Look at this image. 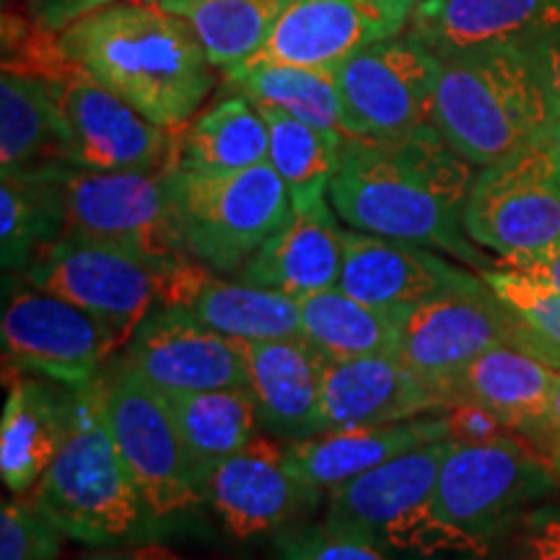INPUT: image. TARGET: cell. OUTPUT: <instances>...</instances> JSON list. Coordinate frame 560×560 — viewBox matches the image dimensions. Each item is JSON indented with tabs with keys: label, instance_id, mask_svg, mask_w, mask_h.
<instances>
[{
	"label": "cell",
	"instance_id": "obj_34",
	"mask_svg": "<svg viewBox=\"0 0 560 560\" xmlns=\"http://www.w3.org/2000/svg\"><path fill=\"white\" fill-rule=\"evenodd\" d=\"M268 122L270 153L268 164L283 179L293 210H312L330 198V185L340 166L346 136L335 130L314 128L278 109L257 107Z\"/></svg>",
	"mask_w": 560,
	"mask_h": 560
},
{
	"label": "cell",
	"instance_id": "obj_5",
	"mask_svg": "<svg viewBox=\"0 0 560 560\" xmlns=\"http://www.w3.org/2000/svg\"><path fill=\"white\" fill-rule=\"evenodd\" d=\"M558 488L550 462L524 439L493 444H454L439 470L433 516L450 537L452 550L486 552L532 503Z\"/></svg>",
	"mask_w": 560,
	"mask_h": 560
},
{
	"label": "cell",
	"instance_id": "obj_36",
	"mask_svg": "<svg viewBox=\"0 0 560 560\" xmlns=\"http://www.w3.org/2000/svg\"><path fill=\"white\" fill-rule=\"evenodd\" d=\"M480 276L506 306L509 346L560 371V293L501 265Z\"/></svg>",
	"mask_w": 560,
	"mask_h": 560
},
{
	"label": "cell",
	"instance_id": "obj_32",
	"mask_svg": "<svg viewBox=\"0 0 560 560\" xmlns=\"http://www.w3.org/2000/svg\"><path fill=\"white\" fill-rule=\"evenodd\" d=\"M291 0H159V9L185 21L215 70L247 62L262 47Z\"/></svg>",
	"mask_w": 560,
	"mask_h": 560
},
{
	"label": "cell",
	"instance_id": "obj_3",
	"mask_svg": "<svg viewBox=\"0 0 560 560\" xmlns=\"http://www.w3.org/2000/svg\"><path fill=\"white\" fill-rule=\"evenodd\" d=\"M552 107L529 42H501L441 58L433 125L475 166L535 143Z\"/></svg>",
	"mask_w": 560,
	"mask_h": 560
},
{
	"label": "cell",
	"instance_id": "obj_12",
	"mask_svg": "<svg viewBox=\"0 0 560 560\" xmlns=\"http://www.w3.org/2000/svg\"><path fill=\"white\" fill-rule=\"evenodd\" d=\"M465 231L499 257L535 255L560 242V164L532 143L482 166L465 206Z\"/></svg>",
	"mask_w": 560,
	"mask_h": 560
},
{
	"label": "cell",
	"instance_id": "obj_2",
	"mask_svg": "<svg viewBox=\"0 0 560 560\" xmlns=\"http://www.w3.org/2000/svg\"><path fill=\"white\" fill-rule=\"evenodd\" d=\"M70 62L166 130L190 122L210 91L215 66L185 21L156 3L102 5L58 32Z\"/></svg>",
	"mask_w": 560,
	"mask_h": 560
},
{
	"label": "cell",
	"instance_id": "obj_45",
	"mask_svg": "<svg viewBox=\"0 0 560 560\" xmlns=\"http://www.w3.org/2000/svg\"><path fill=\"white\" fill-rule=\"evenodd\" d=\"M548 425L556 444H560V371H556V382L550 392V408H548Z\"/></svg>",
	"mask_w": 560,
	"mask_h": 560
},
{
	"label": "cell",
	"instance_id": "obj_43",
	"mask_svg": "<svg viewBox=\"0 0 560 560\" xmlns=\"http://www.w3.org/2000/svg\"><path fill=\"white\" fill-rule=\"evenodd\" d=\"M495 265L540 280V283L550 285V289H556L560 293V242H556L552 247L542 249V252H535V255L499 257V262Z\"/></svg>",
	"mask_w": 560,
	"mask_h": 560
},
{
	"label": "cell",
	"instance_id": "obj_9",
	"mask_svg": "<svg viewBox=\"0 0 560 560\" xmlns=\"http://www.w3.org/2000/svg\"><path fill=\"white\" fill-rule=\"evenodd\" d=\"M66 236L115 244L153 262L190 257L182 247L172 166L159 172H60Z\"/></svg>",
	"mask_w": 560,
	"mask_h": 560
},
{
	"label": "cell",
	"instance_id": "obj_14",
	"mask_svg": "<svg viewBox=\"0 0 560 560\" xmlns=\"http://www.w3.org/2000/svg\"><path fill=\"white\" fill-rule=\"evenodd\" d=\"M68 130L70 166L91 172H159L172 164L174 132L145 120L75 62L45 79Z\"/></svg>",
	"mask_w": 560,
	"mask_h": 560
},
{
	"label": "cell",
	"instance_id": "obj_20",
	"mask_svg": "<svg viewBox=\"0 0 560 560\" xmlns=\"http://www.w3.org/2000/svg\"><path fill=\"white\" fill-rule=\"evenodd\" d=\"M482 276L457 268L420 244L342 231L340 289L363 304L416 306L452 291L475 289Z\"/></svg>",
	"mask_w": 560,
	"mask_h": 560
},
{
	"label": "cell",
	"instance_id": "obj_22",
	"mask_svg": "<svg viewBox=\"0 0 560 560\" xmlns=\"http://www.w3.org/2000/svg\"><path fill=\"white\" fill-rule=\"evenodd\" d=\"M79 392L52 380H13L0 420V475L16 495L32 493L75 429Z\"/></svg>",
	"mask_w": 560,
	"mask_h": 560
},
{
	"label": "cell",
	"instance_id": "obj_37",
	"mask_svg": "<svg viewBox=\"0 0 560 560\" xmlns=\"http://www.w3.org/2000/svg\"><path fill=\"white\" fill-rule=\"evenodd\" d=\"M62 532L30 499L0 509V560H58Z\"/></svg>",
	"mask_w": 560,
	"mask_h": 560
},
{
	"label": "cell",
	"instance_id": "obj_28",
	"mask_svg": "<svg viewBox=\"0 0 560 560\" xmlns=\"http://www.w3.org/2000/svg\"><path fill=\"white\" fill-rule=\"evenodd\" d=\"M172 132V166L177 172H242L265 164L270 153L268 122L240 94L226 96Z\"/></svg>",
	"mask_w": 560,
	"mask_h": 560
},
{
	"label": "cell",
	"instance_id": "obj_31",
	"mask_svg": "<svg viewBox=\"0 0 560 560\" xmlns=\"http://www.w3.org/2000/svg\"><path fill=\"white\" fill-rule=\"evenodd\" d=\"M62 170L0 182V260L5 272H26L42 252L66 236Z\"/></svg>",
	"mask_w": 560,
	"mask_h": 560
},
{
	"label": "cell",
	"instance_id": "obj_26",
	"mask_svg": "<svg viewBox=\"0 0 560 560\" xmlns=\"http://www.w3.org/2000/svg\"><path fill=\"white\" fill-rule=\"evenodd\" d=\"M439 439H450L444 418H412L402 423L366 425V429L325 431L291 441L285 446V465L301 486L322 493Z\"/></svg>",
	"mask_w": 560,
	"mask_h": 560
},
{
	"label": "cell",
	"instance_id": "obj_10",
	"mask_svg": "<svg viewBox=\"0 0 560 560\" xmlns=\"http://www.w3.org/2000/svg\"><path fill=\"white\" fill-rule=\"evenodd\" d=\"M454 441L439 439L327 490V524L397 550H452L433 516V490Z\"/></svg>",
	"mask_w": 560,
	"mask_h": 560
},
{
	"label": "cell",
	"instance_id": "obj_29",
	"mask_svg": "<svg viewBox=\"0 0 560 560\" xmlns=\"http://www.w3.org/2000/svg\"><path fill=\"white\" fill-rule=\"evenodd\" d=\"M301 338L330 361L400 353V327L408 306H374L340 285L301 299Z\"/></svg>",
	"mask_w": 560,
	"mask_h": 560
},
{
	"label": "cell",
	"instance_id": "obj_8",
	"mask_svg": "<svg viewBox=\"0 0 560 560\" xmlns=\"http://www.w3.org/2000/svg\"><path fill=\"white\" fill-rule=\"evenodd\" d=\"M182 260L187 257L153 262L115 244L60 240L42 252L24 278L100 319L122 350L145 317L164 306L166 283Z\"/></svg>",
	"mask_w": 560,
	"mask_h": 560
},
{
	"label": "cell",
	"instance_id": "obj_4",
	"mask_svg": "<svg viewBox=\"0 0 560 560\" xmlns=\"http://www.w3.org/2000/svg\"><path fill=\"white\" fill-rule=\"evenodd\" d=\"M75 392V429L34 486L30 501L66 537L109 545L136 535L151 514L112 441L100 380Z\"/></svg>",
	"mask_w": 560,
	"mask_h": 560
},
{
	"label": "cell",
	"instance_id": "obj_6",
	"mask_svg": "<svg viewBox=\"0 0 560 560\" xmlns=\"http://www.w3.org/2000/svg\"><path fill=\"white\" fill-rule=\"evenodd\" d=\"M172 172L182 247L213 272H240L293 215L291 195L268 161L226 174Z\"/></svg>",
	"mask_w": 560,
	"mask_h": 560
},
{
	"label": "cell",
	"instance_id": "obj_40",
	"mask_svg": "<svg viewBox=\"0 0 560 560\" xmlns=\"http://www.w3.org/2000/svg\"><path fill=\"white\" fill-rule=\"evenodd\" d=\"M444 423H446V436L459 446L493 444V441L520 436V433L511 431L501 418H495L493 412L472 402H459V405H452V408H446Z\"/></svg>",
	"mask_w": 560,
	"mask_h": 560
},
{
	"label": "cell",
	"instance_id": "obj_1",
	"mask_svg": "<svg viewBox=\"0 0 560 560\" xmlns=\"http://www.w3.org/2000/svg\"><path fill=\"white\" fill-rule=\"evenodd\" d=\"M472 166L433 122L392 138H346L330 206L350 229L446 252L486 272L493 262L465 231Z\"/></svg>",
	"mask_w": 560,
	"mask_h": 560
},
{
	"label": "cell",
	"instance_id": "obj_48",
	"mask_svg": "<svg viewBox=\"0 0 560 560\" xmlns=\"http://www.w3.org/2000/svg\"><path fill=\"white\" fill-rule=\"evenodd\" d=\"M550 467H552V472H556V480L560 486V444H556V450H552V454H550Z\"/></svg>",
	"mask_w": 560,
	"mask_h": 560
},
{
	"label": "cell",
	"instance_id": "obj_15",
	"mask_svg": "<svg viewBox=\"0 0 560 560\" xmlns=\"http://www.w3.org/2000/svg\"><path fill=\"white\" fill-rule=\"evenodd\" d=\"M420 0H291L249 66L338 68L376 42L400 37ZM234 70V68H231Z\"/></svg>",
	"mask_w": 560,
	"mask_h": 560
},
{
	"label": "cell",
	"instance_id": "obj_21",
	"mask_svg": "<svg viewBox=\"0 0 560 560\" xmlns=\"http://www.w3.org/2000/svg\"><path fill=\"white\" fill-rule=\"evenodd\" d=\"M556 371L558 369L503 342L457 371L446 382V397H450V408L459 402H472L490 410L550 462L556 439L548 425V408Z\"/></svg>",
	"mask_w": 560,
	"mask_h": 560
},
{
	"label": "cell",
	"instance_id": "obj_11",
	"mask_svg": "<svg viewBox=\"0 0 560 560\" xmlns=\"http://www.w3.org/2000/svg\"><path fill=\"white\" fill-rule=\"evenodd\" d=\"M441 58L410 34L363 47L335 68L342 136L392 138L433 122Z\"/></svg>",
	"mask_w": 560,
	"mask_h": 560
},
{
	"label": "cell",
	"instance_id": "obj_25",
	"mask_svg": "<svg viewBox=\"0 0 560 560\" xmlns=\"http://www.w3.org/2000/svg\"><path fill=\"white\" fill-rule=\"evenodd\" d=\"M560 26V0H420L408 34L439 58L501 42H529Z\"/></svg>",
	"mask_w": 560,
	"mask_h": 560
},
{
	"label": "cell",
	"instance_id": "obj_23",
	"mask_svg": "<svg viewBox=\"0 0 560 560\" xmlns=\"http://www.w3.org/2000/svg\"><path fill=\"white\" fill-rule=\"evenodd\" d=\"M247 387L255 395L257 420L278 439L319 433V392L325 355L304 338L242 342Z\"/></svg>",
	"mask_w": 560,
	"mask_h": 560
},
{
	"label": "cell",
	"instance_id": "obj_46",
	"mask_svg": "<svg viewBox=\"0 0 560 560\" xmlns=\"http://www.w3.org/2000/svg\"><path fill=\"white\" fill-rule=\"evenodd\" d=\"M130 552L136 560H185L179 558L177 552H172L170 548H164V545H156V542L138 545V548H132Z\"/></svg>",
	"mask_w": 560,
	"mask_h": 560
},
{
	"label": "cell",
	"instance_id": "obj_41",
	"mask_svg": "<svg viewBox=\"0 0 560 560\" xmlns=\"http://www.w3.org/2000/svg\"><path fill=\"white\" fill-rule=\"evenodd\" d=\"M122 3V0H30L34 24L47 32H60L70 21L91 13L102 5ZM136 3H159V0H136Z\"/></svg>",
	"mask_w": 560,
	"mask_h": 560
},
{
	"label": "cell",
	"instance_id": "obj_17",
	"mask_svg": "<svg viewBox=\"0 0 560 560\" xmlns=\"http://www.w3.org/2000/svg\"><path fill=\"white\" fill-rule=\"evenodd\" d=\"M122 361L164 395L247 387L240 340L210 330L185 306H159L138 327Z\"/></svg>",
	"mask_w": 560,
	"mask_h": 560
},
{
	"label": "cell",
	"instance_id": "obj_30",
	"mask_svg": "<svg viewBox=\"0 0 560 560\" xmlns=\"http://www.w3.org/2000/svg\"><path fill=\"white\" fill-rule=\"evenodd\" d=\"M210 330L240 342L301 338V304L285 293L249 285L244 280H221L208 270L185 301Z\"/></svg>",
	"mask_w": 560,
	"mask_h": 560
},
{
	"label": "cell",
	"instance_id": "obj_44",
	"mask_svg": "<svg viewBox=\"0 0 560 560\" xmlns=\"http://www.w3.org/2000/svg\"><path fill=\"white\" fill-rule=\"evenodd\" d=\"M535 143L542 145V149L560 164V115H552V120L545 125V130L540 132V138H537Z\"/></svg>",
	"mask_w": 560,
	"mask_h": 560
},
{
	"label": "cell",
	"instance_id": "obj_7",
	"mask_svg": "<svg viewBox=\"0 0 560 560\" xmlns=\"http://www.w3.org/2000/svg\"><path fill=\"white\" fill-rule=\"evenodd\" d=\"M100 392L112 441L153 520L206 503L198 467L164 392L145 382L122 355L102 371Z\"/></svg>",
	"mask_w": 560,
	"mask_h": 560
},
{
	"label": "cell",
	"instance_id": "obj_16",
	"mask_svg": "<svg viewBox=\"0 0 560 560\" xmlns=\"http://www.w3.org/2000/svg\"><path fill=\"white\" fill-rule=\"evenodd\" d=\"M509 346V312L482 283L408 306L400 327V359L446 397V382L486 350ZM450 408V397H446Z\"/></svg>",
	"mask_w": 560,
	"mask_h": 560
},
{
	"label": "cell",
	"instance_id": "obj_35",
	"mask_svg": "<svg viewBox=\"0 0 560 560\" xmlns=\"http://www.w3.org/2000/svg\"><path fill=\"white\" fill-rule=\"evenodd\" d=\"M166 402L198 467V478L202 467L242 452L255 433L257 405L249 387L179 392L166 395Z\"/></svg>",
	"mask_w": 560,
	"mask_h": 560
},
{
	"label": "cell",
	"instance_id": "obj_39",
	"mask_svg": "<svg viewBox=\"0 0 560 560\" xmlns=\"http://www.w3.org/2000/svg\"><path fill=\"white\" fill-rule=\"evenodd\" d=\"M506 560H560V509H529L511 527Z\"/></svg>",
	"mask_w": 560,
	"mask_h": 560
},
{
	"label": "cell",
	"instance_id": "obj_33",
	"mask_svg": "<svg viewBox=\"0 0 560 560\" xmlns=\"http://www.w3.org/2000/svg\"><path fill=\"white\" fill-rule=\"evenodd\" d=\"M229 91L249 100L255 107L278 109L310 122L314 128L342 132V107L335 68L304 66H249L223 73Z\"/></svg>",
	"mask_w": 560,
	"mask_h": 560
},
{
	"label": "cell",
	"instance_id": "obj_27",
	"mask_svg": "<svg viewBox=\"0 0 560 560\" xmlns=\"http://www.w3.org/2000/svg\"><path fill=\"white\" fill-rule=\"evenodd\" d=\"M70 166L68 130L52 89L37 75L3 70L0 75V172H52Z\"/></svg>",
	"mask_w": 560,
	"mask_h": 560
},
{
	"label": "cell",
	"instance_id": "obj_18",
	"mask_svg": "<svg viewBox=\"0 0 560 560\" xmlns=\"http://www.w3.org/2000/svg\"><path fill=\"white\" fill-rule=\"evenodd\" d=\"M198 480L202 499L240 540L280 529L319 499L293 478L285 446L270 439H252L242 452L202 467Z\"/></svg>",
	"mask_w": 560,
	"mask_h": 560
},
{
	"label": "cell",
	"instance_id": "obj_13",
	"mask_svg": "<svg viewBox=\"0 0 560 560\" xmlns=\"http://www.w3.org/2000/svg\"><path fill=\"white\" fill-rule=\"evenodd\" d=\"M0 346L9 366L70 389L100 380L112 353L120 350L100 319L34 285L5 299Z\"/></svg>",
	"mask_w": 560,
	"mask_h": 560
},
{
	"label": "cell",
	"instance_id": "obj_47",
	"mask_svg": "<svg viewBox=\"0 0 560 560\" xmlns=\"http://www.w3.org/2000/svg\"><path fill=\"white\" fill-rule=\"evenodd\" d=\"M81 560H136L132 552H91V556Z\"/></svg>",
	"mask_w": 560,
	"mask_h": 560
},
{
	"label": "cell",
	"instance_id": "obj_19",
	"mask_svg": "<svg viewBox=\"0 0 560 560\" xmlns=\"http://www.w3.org/2000/svg\"><path fill=\"white\" fill-rule=\"evenodd\" d=\"M441 408L446 410L444 392L397 355L322 363L319 433L402 423Z\"/></svg>",
	"mask_w": 560,
	"mask_h": 560
},
{
	"label": "cell",
	"instance_id": "obj_24",
	"mask_svg": "<svg viewBox=\"0 0 560 560\" xmlns=\"http://www.w3.org/2000/svg\"><path fill=\"white\" fill-rule=\"evenodd\" d=\"M332 210L327 202L312 210H293L289 223L242 265L236 278L299 301L338 285L342 229Z\"/></svg>",
	"mask_w": 560,
	"mask_h": 560
},
{
	"label": "cell",
	"instance_id": "obj_38",
	"mask_svg": "<svg viewBox=\"0 0 560 560\" xmlns=\"http://www.w3.org/2000/svg\"><path fill=\"white\" fill-rule=\"evenodd\" d=\"M272 560H387L369 537L332 524L306 529L280 545Z\"/></svg>",
	"mask_w": 560,
	"mask_h": 560
},
{
	"label": "cell",
	"instance_id": "obj_42",
	"mask_svg": "<svg viewBox=\"0 0 560 560\" xmlns=\"http://www.w3.org/2000/svg\"><path fill=\"white\" fill-rule=\"evenodd\" d=\"M532 58H535L537 73L548 94L552 115H560V26L542 37L529 39Z\"/></svg>",
	"mask_w": 560,
	"mask_h": 560
}]
</instances>
